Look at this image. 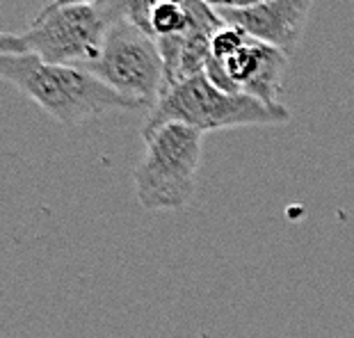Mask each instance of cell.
Wrapping results in <instances>:
<instances>
[{"mask_svg": "<svg viewBox=\"0 0 354 338\" xmlns=\"http://www.w3.org/2000/svg\"><path fill=\"white\" fill-rule=\"evenodd\" d=\"M187 32V12L180 3H156L151 10V35L174 37Z\"/></svg>", "mask_w": 354, "mask_h": 338, "instance_id": "cell-8", "label": "cell"}, {"mask_svg": "<svg viewBox=\"0 0 354 338\" xmlns=\"http://www.w3.org/2000/svg\"><path fill=\"white\" fill-rule=\"evenodd\" d=\"M290 110L283 103L268 105L250 94H231L215 87L206 73L176 82L149 110L142 124V140L167 124H185L201 133L227 131L238 126L286 124Z\"/></svg>", "mask_w": 354, "mask_h": 338, "instance_id": "cell-3", "label": "cell"}, {"mask_svg": "<svg viewBox=\"0 0 354 338\" xmlns=\"http://www.w3.org/2000/svg\"><path fill=\"white\" fill-rule=\"evenodd\" d=\"M153 3H180V0H153Z\"/></svg>", "mask_w": 354, "mask_h": 338, "instance_id": "cell-12", "label": "cell"}, {"mask_svg": "<svg viewBox=\"0 0 354 338\" xmlns=\"http://www.w3.org/2000/svg\"><path fill=\"white\" fill-rule=\"evenodd\" d=\"M0 76L62 126H78L112 110L142 108L80 66L48 64L37 55H0Z\"/></svg>", "mask_w": 354, "mask_h": 338, "instance_id": "cell-1", "label": "cell"}, {"mask_svg": "<svg viewBox=\"0 0 354 338\" xmlns=\"http://www.w3.org/2000/svg\"><path fill=\"white\" fill-rule=\"evenodd\" d=\"M268 0H224L222 7H233V10H250V7L263 5Z\"/></svg>", "mask_w": 354, "mask_h": 338, "instance_id": "cell-10", "label": "cell"}, {"mask_svg": "<svg viewBox=\"0 0 354 338\" xmlns=\"http://www.w3.org/2000/svg\"><path fill=\"white\" fill-rule=\"evenodd\" d=\"M250 39V35L245 30H240L236 26H224L215 32L213 41H210V57L220 59V62H227L229 57H233Z\"/></svg>", "mask_w": 354, "mask_h": 338, "instance_id": "cell-9", "label": "cell"}, {"mask_svg": "<svg viewBox=\"0 0 354 338\" xmlns=\"http://www.w3.org/2000/svg\"><path fill=\"white\" fill-rule=\"evenodd\" d=\"M313 0H268L250 10H233V7H215L224 24L245 30L263 44H270L286 55L304 37L308 14Z\"/></svg>", "mask_w": 354, "mask_h": 338, "instance_id": "cell-6", "label": "cell"}, {"mask_svg": "<svg viewBox=\"0 0 354 338\" xmlns=\"http://www.w3.org/2000/svg\"><path fill=\"white\" fill-rule=\"evenodd\" d=\"M215 59V57H213ZM220 62V59H217ZM233 94H250L268 105H274L281 80L288 66V55L270 44L250 37L247 44L227 62H220Z\"/></svg>", "mask_w": 354, "mask_h": 338, "instance_id": "cell-7", "label": "cell"}, {"mask_svg": "<svg viewBox=\"0 0 354 338\" xmlns=\"http://www.w3.org/2000/svg\"><path fill=\"white\" fill-rule=\"evenodd\" d=\"M99 3V0H50V7H64V5H92Z\"/></svg>", "mask_w": 354, "mask_h": 338, "instance_id": "cell-11", "label": "cell"}, {"mask_svg": "<svg viewBox=\"0 0 354 338\" xmlns=\"http://www.w3.org/2000/svg\"><path fill=\"white\" fill-rule=\"evenodd\" d=\"M203 156V133L185 124H167L145 140V153L133 169L135 194L147 210H180L194 197Z\"/></svg>", "mask_w": 354, "mask_h": 338, "instance_id": "cell-4", "label": "cell"}, {"mask_svg": "<svg viewBox=\"0 0 354 338\" xmlns=\"http://www.w3.org/2000/svg\"><path fill=\"white\" fill-rule=\"evenodd\" d=\"M85 69L115 92L142 105L158 103L165 85V62L153 35L131 19H117L103 39L99 57Z\"/></svg>", "mask_w": 354, "mask_h": 338, "instance_id": "cell-5", "label": "cell"}, {"mask_svg": "<svg viewBox=\"0 0 354 338\" xmlns=\"http://www.w3.org/2000/svg\"><path fill=\"white\" fill-rule=\"evenodd\" d=\"M126 17L124 0H99L92 5H64L44 10L26 32L0 35V55H37L48 64L85 69L99 57L103 39L117 19Z\"/></svg>", "mask_w": 354, "mask_h": 338, "instance_id": "cell-2", "label": "cell"}]
</instances>
